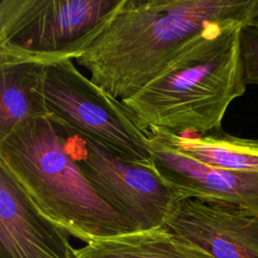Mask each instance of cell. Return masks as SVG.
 Instances as JSON below:
<instances>
[{
    "instance_id": "8fae6325",
    "label": "cell",
    "mask_w": 258,
    "mask_h": 258,
    "mask_svg": "<svg viewBox=\"0 0 258 258\" xmlns=\"http://www.w3.org/2000/svg\"><path fill=\"white\" fill-rule=\"evenodd\" d=\"M77 253L79 258H214L165 227L92 241Z\"/></svg>"
},
{
    "instance_id": "8992f818",
    "label": "cell",
    "mask_w": 258,
    "mask_h": 258,
    "mask_svg": "<svg viewBox=\"0 0 258 258\" xmlns=\"http://www.w3.org/2000/svg\"><path fill=\"white\" fill-rule=\"evenodd\" d=\"M61 133L68 152L96 192L134 231L164 227L178 201L154 166L125 161L96 140L49 117Z\"/></svg>"
},
{
    "instance_id": "5bb4252c",
    "label": "cell",
    "mask_w": 258,
    "mask_h": 258,
    "mask_svg": "<svg viewBox=\"0 0 258 258\" xmlns=\"http://www.w3.org/2000/svg\"><path fill=\"white\" fill-rule=\"evenodd\" d=\"M251 25H252V26H255V27H258V2H257L256 10H255V13H254V16H253V20H252Z\"/></svg>"
},
{
    "instance_id": "7a4b0ae2",
    "label": "cell",
    "mask_w": 258,
    "mask_h": 258,
    "mask_svg": "<svg viewBox=\"0 0 258 258\" xmlns=\"http://www.w3.org/2000/svg\"><path fill=\"white\" fill-rule=\"evenodd\" d=\"M244 26L210 27L138 93L121 101L137 127L182 136L221 130L230 104L247 88L240 45Z\"/></svg>"
},
{
    "instance_id": "30bf717a",
    "label": "cell",
    "mask_w": 258,
    "mask_h": 258,
    "mask_svg": "<svg viewBox=\"0 0 258 258\" xmlns=\"http://www.w3.org/2000/svg\"><path fill=\"white\" fill-rule=\"evenodd\" d=\"M46 68L33 61L0 63V140L24 121L50 117L44 96Z\"/></svg>"
},
{
    "instance_id": "6da1fadb",
    "label": "cell",
    "mask_w": 258,
    "mask_h": 258,
    "mask_svg": "<svg viewBox=\"0 0 258 258\" xmlns=\"http://www.w3.org/2000/svg\"><path fill=\"white\" fill-rule=\"evenodd\" d=\"M258 0H123L76 61L119 101L150 83L196 37L216 24L251 25Z\"/></svg>"
},
{
    "instance_id": "4fadbf2b",
    "label": "cell",
    "mask_w": 258,
    "mask_h": 258,
    "mask_svg": "<svg viewBox=\"0 0 258 258\" xmlns=\"http://www.w3.org/2000/svg\"><path fill=\"white\" fill-rule=\"evenodd\" d=\"M244 78L248 85L258 86V27L246 25L240 36Z\"/></svg>"
},
{
    "instance_id": "5b68a950",
    "label": "cell",
    "mask_w": 258,
    "mask_h": 258,
    "mask_svg": "<svg viewBox=\"0 0 258 258\" xmlns=\"http://www.w3.org/2000/svg\"><path fill=\"white\" fill-rule=\"evenodd\" d=\"M44 96L51 118L96 140L125 161L153 166L146 133L137 127L121 101L84 76L73 59L47 66Z\"/></svg>"
},
{
    "instance_id": "277c9868",
    "label": "cell",
    "mask_w": 258,
    "mask_h": 258,
    "mask_svg": "<svg viewBox=\"0 0 258 258\" xmlns=\"http://www.w3.org/2000/svg\"><path fill=\"white\" fill-rule=\"evenodd\" d=\"M123 0H0V63L77 59Z\"/></svg>"
},
{
    "instance_id": "ba28073f",
    "label": "cell",
    "mask_w": 258,
    "mask_h": 258,
    "mask_svg": "<svg viewBox=\"0 0 258 258\" xmlns=\"http://www.w3.org/2000/svg\"><path fill=\"white\" fill-rule=\"evenodd\" d=\"M214 258H258V215L199 199H179L164 225Z\"/></svg>"
},
{
    "instance_id": "3957f363",
    "label": "cell",
    "mask_w": 258,
    "mask_h": 258,
    "mask_svg": "<svg viewBox=\"0 0 258 258\" xmlns=\"http://www.w3.org/2000/svg\"><path fill=\"white\" fill-rule=\"evenodd\" d=\"M0 162L45 218L84 243L134 232L87 180L50 118L24 121L0 140Z\"/></svg>"
},
{
    "instance_id": "9c48e42d",
    "label": "cell",
    "mask_w": 258,
    "mask_h": 258,
    "mask_svg": "<svg viewBox=\"0 0 258 258\" xmlns=\"http://www.w3.org/2000/svg\"><path fill=\"white\" fill-rule=\"evenodd\" d=\"M0 258H79L69 234L36 209L1 162Z\"/></svg>"
},
{
    "instance_id": "52a82bcc",
    "label": "cell",
    "mask_w": 258,
    "mask_h": 258,
    "mask_svg": "<svg viewBox=\"0 0 258 258\" xmlns=\"http://www.w3.org/2000/svg\"><path fill=\"white\" fill-rule=\"evenodd\" d=\"M147 137L155 170L178 199L220 203L258 215V172L202 163L180 150L160 128L151 129Z\"/></svg>"
},
{
    "instance_id": "7c38bea8",
    "label": "cell",
    "mask_w": 258,
    "mask_h": 258,
    "mask_svg": "<svg viewBox=\"0 0 258 258\" xmlns=\"http://www.w3.org/2000/svg\"><path fill=\"white\" fill-rule=\"evenodd\" d=\"M165 131L180 150L202 163L227 170L258 172V139L233 136L222 129L195 137Z\"/></svg>"
}]
</instances>
